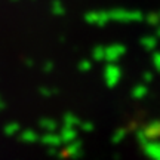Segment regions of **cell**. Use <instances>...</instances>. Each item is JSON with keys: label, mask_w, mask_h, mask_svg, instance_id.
I'll return each mask as SVG.
<instances>
[{"label": "cell", "mask_w": 160, "mask_h": 160, "mask_svg": "<svg viewBox=\"0 0 160 160\" xmlns=\"http://www.w3.org/2000/svg\"><path fill=\"white\" fill-rule=\"evenodd\" d=\"M37 133H36L34 131H24V132H21V139H22L24 142H28V144H31V142H36L37 141Z\"/></svg>", "instance_id": "obj_1"}, {"label": "cell", "mask_w": 160, "mask_h": 160, "mask_svg": "<svg viewBox=\"0 0 160 160\" xmlns=\"http://www.w3.org/2000/svg\"><path fill=\"white\" fill-rule=\"evenodd\" d=\"M40 126H42V128H43V131H46V132H53V131H57V123H55L53 120H51V119L42 120Z\"/></svg>", "instance_id": "obj_2"}, {"label": "cell", "mask_w": 160, "mask_h": 160, "mask_svg": "<svg viewBox=\"0 0 160 160\" xmlns=\"http://www.w3.org/2000/svg\"><path fill=\"white\" fill-rule=\"evenodd\" d=\"M18 131H21L19 126H18V123H9V125L5 126V132L8 135H15Z\"/></svg>", "instance_id": "obj_3"}, {"label": "cell", "mask_w": 160, "mask_h": 160, "mask_svg": "<svg viewBox=\"0 0 160 160\" xmlns=\"http://www.w3.org/2000/svg\"><path fill=\"white\" fill-rule=\"evenodd\" d=\"M0 108H2V101H0Z\"/></svg>", "instance_id": "obj_4"}]
</instances>
